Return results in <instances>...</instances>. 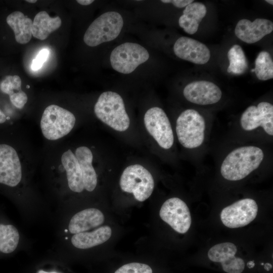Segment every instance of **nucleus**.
<instances>
[{
	"label": "nucleus",
	"mask_w": 273,
	"mask_h": 273,
	"mask_svg": "<svg viewBox=\"0 0 273 273\" xmlns=\"http://www.w3.org/2000/svg\"><path fill=\"white\" fill-rule=\"evenodd\" d=\"M264 158L263 151L253 146L237 148L223 160L220 173L225 179L236 181L244 178L256 169Z\"/></svg>",
	"instance_id": "f257e3e1"
},
{
	"label": "nucleus",
	"mask_w": 273,
	"mask_h": 273,
	"mask_svg": "<svg viewBox=\"0 0 273 273\" xmlns=\"http://www.w3.org/2000/svg\"><path fill=\"white\" fill-rule=\"evenodd\" d=\"M94 112L99 119L115 130L124 131L129 126L130 119L123 100L115 92L101 94L95 105Z\"/></svg>",
	"instance_id": "f03ea898"
},
{
	"label": "nucleus",
	"mask_w": 273,
	"mask_h": 273,
	"mask_svg": "<svg viewBox=\"0 0 273 273\" xmlns=\"http://www.w3.org/2000/svg\"><path fill=\"white\" fill-rule=\"evenodd\" d=\"M123 25L121 14L115 11L107 12L91 23L84 33L83 41L89 47L112 41L119 35Z\"/></svg>",
	"instance_id": "7ed1b4c3"
},
{
	"label": "nucleus",
	"mask_w": 273,
	"mask_h": 273,
	"mask_svg": "<svg viewBox=\"0 0 273 273\" xmlns=\"http://www.w3.org/2000/svg\"><path fill=\"white\" fill-rule=\"evenodd\" d=\"M205 121L199 113L187 109L178 117L176 132L180 144L185 148L193 149L200 146L205 137Z\"/></svg>",
	"instance_id": "20e7f679"
},
{
	"label": "nucleus",
	"mask_w": 273,
	"mask_h": 273,
	"mask_svg": "<svg viewBox=\"0 0 273 273\" xmlns=\"http://www.w3.org/2000/svg\"><path fill=\"white\" fill-rule=\"evenodd\" d=\"M75 117L69 111L56 105L44 110L40 121L43 136L49 140H56L68 134L73 128Z\"/></svg>",
	"instance_id": "39448f33"
},
{
	"label": "nucleus",
	"mask_w": 273,
	"mask_h": 273,
	"mask_svg": "<svg viewBox=\"0 0 273 273\" xmlns=\"http://www.w3.org/2000/svg\"><path fill=\"white\" fill-rule=\"evenodd\" d=\"M119 184L123 191L133 194L134 198L140 202L149 198L154 188L151 173L140 164L127 166L121 175Z\"/></svg>",
	"instance_id": "423d86ee"
},
{
	"label": "nucleus",
	"mask_w": 273,
	"mask_h": 273,
	"mask_svg": "<svg viewBox=\"0 0 273 273\" xmlns=\"http://www.w3.org/2000/svg\"><path fill=\"white\" fill-rule=\"evenodd\" d=\"M149 58L148 51L142 46L134 42H125L113 49L110 63L116 71L129 74Z\"/></svg>",
	"instance_id": "0eeeda50"
},
{
	"label": "nucleus",
	"mask_w": 273,
	"mask_h": 273,
	"mask_svg": "<svg viewBox=\"0 0 273 273\" xmlns=\"http://www.w3.org/2000/svg\"><path fill=\"white\" fill-rule=\"evenodd\" d=\"M144 120L146 129L162 148L169 149L172 146V129L163 109L158 107L151 108L145 114Z\"/></svg>",
	"instance_id": "6e6552de"
},
{
	"label": "nucleus",
	"mask_w": 273,
	"mask_h": 273,
	"mask_svg": "<svg viewBox=\"0 0 273 273\" xmlns=\"http://www.w3.org/2000/svg\"><path fill=\"white\" fill-rule=\"evenodd\" d=\"M257 212L256 201L251 198H245L224 208L220 213V219L228 228H241L252 222L256 217Z\"/></svg>",
	"instance_id": "1a4fd4ad"
},
{
	"label": "nucleus",
	"mask_w": 273,
	"mask_h": 273,
	"mask_svg": "<svg viewBox=\"0 0 273 273\" xmlns=\"http://www.w3.org/2000/svg\"><path fill=\"white\" fill-rule=\"evenodd\" d=\"M159 215L164 221L180 234L187 232L191 225L192 218L187 205L177 197L169 198L164 202Z\"/></svg>",
	"instance_id": "9d476101"
},
{
	"label": "nucleus",
	"mask_w": 273,
	"mask_h": 273,
	"mask_svg": "<svg viewBox=\"0 0 273 273\" xmlns=\"http://www.w3.org/2000/svg\"><path fill=\"white\" fill-rule=\"evenodd\" d=\"M242 128L250 131L261 127L269 135H273V105L268 102H262L257 106L248 107L243 113L240 118Z\"/></svg>",
	"instance_id": "9b49d317"
},
{
	"label": "nucleus",
	"mask_w": 273,
	"mask_h": 273,
	"mask_svg": "<svg viewBox=\"0 0 273 273\" xmlns=\"http://www.w3.org/2000/svg\"><path fill=\"white\" fill-rule=\"evenodd\" d=\"M21 178V165L17 152L8 145L0 144V183L14 187Z\"/></svg>",
	"instance_id": "f8f14e48"
},
{
	"label": "nucleus",
	"mask_w": 273,
	"mask_h": 273,
	"mask_svg": "<svg viewBox=\"0 0 273 273\" xmlns=\"http://www.w3.org/2000/svg\"><path fill=\"white\" fill-rule=\"evenodd\" d=\"M236 246L231 242H224L212 246L208 252L209 259L221 263L223 270L227 273H242L245 262L240 257H236Z\"/></svg>",
	"instance_id": "ddd939ff"
},
{
	"label": "nucleus",
	"mask_w": 273,
	"mask_h": 273,
	"mask_svg": "<svg viewBox=\"0 0 273 273\" xmlns=\"http://www.w3.org/2000/svg\"><path fill=\"white\" fill-rule=\"evenodd\" d=\"M183 94L185 98L191 103L207 105L218 102L221 98L222 92L214 83L201 80L188 84L184 89Z\"/></svg>",
	"instance_id": "4468645a"
},
{
	"label": "nucleus",
	"mask_w": 273,
	"mask_h": 273,
	"mask_svg": "<svg viewBox=\"0 0 273 273\" xmlns=\"http://www.w3.org/2000/svg\"><path fill=\"white\" fill-rule=\"evenodd\" d=\"M173 51L178 58L196 64H206L210 58V51L204 44L186 36L176 40Z\"/></svg>",
	"instance_id": "2eb2a0df"
},
{
	"label": "nucleus",
	"mask_w": 273,
	"mask_h": 273,
	"mask_svg": "<svg viewBox=\"0 0 273 273\" xmlns=\"http://www.w3.org/2000/svg\"><path fill=\"white\" fill-rule=\"evenodd\" d=\"M272 30V22L266 19L257 18L253 22L243 19L237 23L235 33L242 41L247 43H253L270 33Z\"/></svg>",
	"instance_id": "dca6fc26"
},
{
	"label": "nucleus",
	"mask_w": 273,
	"mask_h": 273,
	"mask_svg": "<svg viewBox=\"0 0 273 273\" xmlns=\"http://www.w3.org/2000/svg\"><path fill=\"white\" fill-rule=\"evenodd\" d=\"M105 217L100 210L91 208L82 210L71 218L68 229L73 234L86 232L103 223Z\"/></svg>",
	"instance_id": "f3484780"
},
{
	"label": "nucleus",
	"mask_w": 273,
	"mask_h": 273,
	"mask_svg": "<svg viewBox=\"0 0 273 273\" xmlns=\"http://www.w3.org/2000/svg\"><path fill=\"white\" fill-rule=\"evenodd\" d=\"M75 156L78 161L82 176L84 188L88 192L95 190L97 184V176L92 165L93 154L85 146L77 148Z\"/></svg>",
	"instance_id": "a211bd4d"
},
{
	"label": "nucleus",
	"mask_w": 273,
	"mask_h": 273,
	"mask_svg": "<svg viewBox=\"0 0 273 273\" xmlns=\"http://www.w3.org/2000/svg\"><path fill=\"white\" fill-rule=\"evenodd\" d=\"M111 235L112 230L110 226H102L92 232L74 234L72 237L71 243L77 248L88 249L106 242Z\"/></svg>",
	"instance_id": "6ab92c4d"
},
{
	"label": "nucleus",
	"mask_w": 273,
	"mask_h": 273,
	"mask_svg": "<svg viewBox=\"0 0 273 273\" xmlns=\"http://www.w3.org/2000/svg\"><path fill=\"white\" fill-rule=\"evenodd\" d=\"M207 13L206 6L200 2H193L186 7L179 17L178 24L184 31L190 34L195 33L199 25Z\"/></svg>",
	"instance_id": "aec40b11"
},
{
	"label": "nucleus",
	"mask_w": 273,
	"mask_h": 273,
	"mask_svg": "<svg viewBox=\"0 0 273 273\" xmlns=\"http://www.w3.org/2000/svg\"><path fill=\"white\" fill-rule=\"evenodd\" d=\"M61 161L66 172L70 189L74 192H81L84 189L82 173L78 161L71 150L63 154Z\"/></svg>",
	"instance_id": "412c9836"
},
{
	"label": "nucleus",
	"mask_w": 273,
	"mask_h": 273,
	"mask_svg": "<svg viewBox=\"0 0 273 273\" xmlns=\"http://www.w3.org/2000/svg\"><path fill=\"white\" fill-rule=\"evenodd\" d=\"M6 21L13 29L18 43L25 44L30 40L32 25L30 18L20 11H15L7 16Z\"/></svg>",
	"instance_id": "4be33fe9"
},
{
	"label": "nucleus",
	"mask_w": 273,
	"mask_h": 273,
	"mask_svg": "<svg viewBox=\"0 0 273 273\" xmlns=\"http://www.w3.org/2000/svg\"><path fill=\"white\" fill-rule=\"evenodd\" d=\"M62 23L59 16L51 17L46 11H40L34 17L32 25V35L40 39H46L58 29Z\"/></svg>",
	"instance_id": "5701e85b"
},
{
	"label": "nucleus",
	"mask_w": 273,
	"mask_h": 273,
	"mask_svg": "<svg viewBox=\"0 0 273 273\" xmlns=\"http://www.w3.org/2000/svg\"><path fill=\"white\" fill-rule=\"evenodd\" d=\"M19 238L15 226L0 223V252L7 254L13 252L17 247Z\"/></svg>",
	"instance_id": "b1692460"
},
{
	"label": "nucleus",
	"mask_w": 273,
	"mask_h": 273,
	"mask_svg": "<svg viewBox=\"0 0 273 273\" xmlns=\"http://www.w3.org/2000/svg\"><path fill=\"white\" fill-rule=\"evenodd\" d=\"M230 65L227 69L228 73L236 74L244 73L248 68V62L242 48L238 45L233 46L228 52Z\"/></svg>",
	"instance_id": "393cba45"
},
{
	"label": "nucleus",
	"mask_w": 273,
	"mask_h": 273,
	"mask_svg": "<svg viewBox=\"0 0 273 273\" xmlns=\"http://www.w3.org/2000/svg\"><path fill=\"white\" fill-rule=\"evenodd\" d=\"M254 72L257 78L267 80L273 78V62L269 53L261 51L255 61Z\"/></svg>",
	"instance_id": "a878e982"
},
{
	"label": "nucleus",
	"mask_w": 273,
	"mask_h": 273,
	"mask_svg": "<svg viewBox=\"0 0 273 273\" xmlns=\"http://www.w3.org/2000/svg\"><path fill=\"white\" fill-rule=\"evenodd\" d=\"M22 81L20 77L17 75H8L2 80L0 88L2 92L10 96H15L21 93Z\"/></svg>",
	"instance_id": "bb28decb"
},
{
	"label": "nucleus",
	"mask_w": 273,
	"mask_h": 273,
	"mask_svg": "<svg viewBox=\"0 0 273 273\" xmlns=\"http://www.w3.org/2000/svg\"><path fill=\"white\" fill-rule=\"evenodd\" d=\"M114 273H153L150 266L139 262H131L124 264Z\"/></svg>",
	"instance_id": "cd10ccee"
},
{
	"label": "nucleus",
	"mask_w": 273,
	"mask_h": 273,
	"mask_svg": "<svg viewBox=\"0 0 273 273\" xmlns=\"http://www.w3.org/2000/svg\"><path fill=\"white\" fill-rule=\"evenodd\" d=\"M49 55V50L46 49L41 50L36 58L33 59L31 66V69L34 71L40 69L43 64L47 61Z\"/></svg>",
	"instance_id": "c85d7f7f"
},
{
	"label": "nucleus",
	"mask_w": 273,
	"mask_h": 273,
	"mask_svg": "<svg viewBox=\"0 0 273 273\" xmlns=\"http://www.w3.org/2000/svg\"><path fill=\"white\" fill-rule=\"evenodd\" d=\"M161 2L164 3H171L175 7L181 8L186 7L188 5L194 2L193 0H162Z\"/></svg>",
	"instance_id": "c756f323"
},
{
	"label": "nucleus",
	"mask_w": 273,
	"mask_h": 273,
	"mask_svg": "<svg viewBox=\"0 0 273 273\" xmlns=\"http://www.w3.org/2000/svg\"><path fill=\"white\" fill-rule=\"evenodd\" d=\"M76 2L79 4L83 6H87L92 4L94 1L93 0H77Z\"/></svg>",
	"instance_id": "7c9ffc66"
},
{
	"label": "nucleus",
	"mask_w": 273,
	"mask_h": 273,
	"mask_svg": "<svg viewBox=\"0 0 273 273\" xmlns=\"http://www.w3.org/2000/svg\"><path fill=\"white\" fill-rule=\"evenodd\" d=\"M7 119V117L3 112L0 109V124L4 123Z\"/></svg>",
	"instance_id": "2f4dec72"
},
{
	"label": "nucleus",
	"mask_w": 273,
	"mask_h": 273,
	"mask_svg": "<svg viewBox=\"0 0 273 273\" xmlns=\"http://www.w3.org/2000/svg\"><path fill=\"white\" fill-rule=\"evenodd\" d=\"M264 268L266 270L268 271L272 268V265L269 263H266L264 265Z\"/></svg>",
	"instance_id": "473e14b6"
},
{
	"label": "nucleus",
	"mask_w": 273,
	"mask_h": 273,
	"mask_svg": "<svg viewBox=\"0 0 273 273\" xmlns=\"http://www.w3.org/2000/svg\"><path fill=\"white\" fill-rule=\"evenodd\" d=\"M247 265L249 268H253L255 265L254 261H249L247 262Z\"/></svg>",
	"instance_id": "72a5a7b5"
},
{
	"label": "nucleus",
	"mask_w": 273,
	"mask_h": 273,
	"mask_svg": "<svg viewBox=\"0 0 273 273\" xmlns=\"http://www.w3.org/2000/svg\"><path fill=\"white\" fill-rule=\"evenodd\" d=\"M37 273H60V272H58L56 271L48 272V271H44L43 270H39L37 271Z\"/></svg>",
	"instance_id": "f704fd0d"
},
{
	"label": "nucleus",
	"mask_w": 273,
	"mask_h": 273,
	"mask_svg": "<svg viewBox=\"0 0 273 273\" xmlns=\"http://www.w3.org/2000/svg\"><path fill=\"white\" fill-rule=\"evenodd\" d=\"M26 2L30 3H35L37 2L36 0H26L25 1Z\"/></svg>",
	"instance_id": "c9c22d12"
},
{
	"label": "nucleus",
	"mask_w": 273,
	"mask_h": 273,
	"mask_svg": "<svg viewBox=\"0 0 273 273\" xmlns=\"http://www.w3.org/2000/svg\"><path fill=\"white\" fill-rule=\"evenodd\" d=\"M265 2L270 4V5H273V1L272 0H266Z\"/></svg>",
	"instance_id": "e433bc0d"
},
{
	"label": "nucleus",
	"mask_w": 273,
	"mask_h": 273,
	"mask_svg": "<svg viewBox=\"0 0 273 273\" xmlns=\"http://www.w3.org/2000/svg\"><path fill=\"white\" fill-rule=\"evenodd\" d=\"M251 71H252V72H254V69H252Z\"/></svg>",
	"instance_id": "4c0bfd02"
},
{
	"label": "nucleus",
	"mask_w": 273,
	"mask_h": 273,
	"mask_svg": "<svg viewBox=\"0 0 273 273\" xmlns=\"http://www.w3.org/2000/svg\"><path fill=\"white\" fill-rule=\"evenodd\" d=\"M27 88H29V85H27Z\"/></svg>",
	"instance_id": "58836bf2"
},
{
	"label": "nucleus",
	"mask_w": 273,
	"mask_h": 273,
	"mask_svg": "<svg viewBox=\"0 0 273 273\" xmlns=\"http://www.w3.org/2000/svg\"><path fill=\"white\" fill-rule=\"evenodd\" d=\"M261 265H264V263H261Z\"/></svg>",
	"instance_id": "ea45409f"
}]
</instances>
